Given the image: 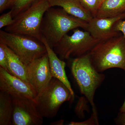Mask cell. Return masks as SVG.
<instances>
[{
	"mask_svg": "<svg viewBox=\"0 0 125 125\" xmlns=\"http://www.w3.org/2000/svg\"><path fill=\"white\" fill-rule=\"evenodd\" d=\"M115 121L117 125H125V113L120 112Z\"/></svg>",
	"mask_w": 125,
	"mask_h": 125,
	"instance_id": "603a6c76",
	"label": "cell"
},
{
	"mask_svg": "<svg viewBox=\"0 0 125 125\" xmlns=\"http://www.w3.org/2000/svg\"><path fill=\"white\" fill-rule=\"evenodd\" d=\"M105 0H103V2Z\"/></svg>",
	"mask_w": 125,
	"mask_h": 125,
	"instance_id": "4316f807",
	"label": "cell"
},
{
	"mask_svg": "<svg viewBox=\"0 0 125 125\" xmlns=\"http://www.w3.org/2000/svg\"><path fill=\"white\" fill-rule=\"evenodd\" d=\"M42 42L46 48L49 58L50 70L52 77L56 78L61 81L69 90L72 94L74 96L73 90L66 73L65 62L58 57L53 49L48 45L45 38H42Z\"/></svg>",
	"mask_w": 125,
	"mask_h": 125,
	"instance_id": "7c38bea8",
	"label": "cell"
},
{
	"mask_svg": "<svg viewBox=\"0 0 125 125\" xmlns=\"http://www.w3.org/2000/svg\"><path fill=\"white\" fill-rule=\"evenodd\" d=\"M71 71L81 94L91 104L92 108H96L94 94L105 80V74L94 68L88 54L74 58L72 62Z\"/></svg>",
	"mask_w": 125,
	"mask_h": 125,
	"instance_id": "277c9868",
	"label": "cell"
},
{
	"mask_svg": "<svg viewBox=\"0 0 125 125\" xmlns=\"http://www.w3.org/2000/svg\"><path fill=\"white\" fill-rule=\"evenodd\" d=\"M27 68L29 83L38 94L46 87L53 78L47 53L27 65Z\"/></svg>",
	"mask_w": 125,
	"mask_h": 125,
	"instance_id": "30bf717a",
	"label": "cell"
},
{
	"mask_svg": "<svg viewBox=\"0 0 125 125\" xmlns=\"http://www.w3.org/2000/svg\"><path fill=\"white\" fill-rule=\"evenodd\" d=\"M125 14V0H105L102 3L96 17L112 18Z\"/></svg>",
	"mask_w": 125,
	"mask_h": 125,
	"instance_id": "9a60e30c",
	"label": "cell"
},
{
	"mask_svg": "<svg viewBox=\"0 0 125 125\" xmlns=\"http://www.w3.org/2000/svg\"><path fill=\"white\" fill-rule=\"evenodd\" d=\"M51 7L48 0H37L29 8L15 17L12 24L6 27L5 31L29 36L42 42L43 19L46 11Z\"/></svg>",
	"mask_w": 125,
	"mask_h": 125,
	"instance_id": "3957f363",
	"label": "cell"
},
{
	"mask_svg": "<svg viewBox=\"0 0 125 125\" xmlns=\"http://www.w3.org/2000/svg\"><path fill=\"white\" fill-rule=\"evenodd\" d=\"M13 22V18L12 15L11 10L3 14L0 16V28L6 27L12 24Z\"/></svg>",
	"mask_w": 125,
	"mask_h": 125,
	"instance_id": "ffe728a7",
	"label": "cell"
},
{
	"mask_svg": "<svg viewBox=\"0 0 125 125\" xmlns=\"http://www.w3.org/2000/svg\"><path fill=\"white\" fill-rule=\"evenodd\" d=\"M14 106L13 97L0 92V125H12Z\"/></svg>",
	"mask_w": 125,
	"mask_h": 125,
	"instance_id": "2e32d148",
	"label": "cell"
},
{
	"mask_svg": "<svg viewBox=\"0 0 125 125\" xmlns=\"http://www.w3.org/2000/svg\"><path fill=\"white\" fill-rule=\"evenodd\" d=\"M0 90L13 97L34 100L37 95L31 84L12 75L0 67Z\"/></svg>",
	"mask_w": 125,
	"mask_h": 125,
	"instance_id": "9c48e42d",
	"label": "cell"
},
{
	"mask_svg": "<svg viewBox=\"0 0 125 125\" xmlns=\"http://www.w3.org/2000/svg\"><path fill=\"white\" fill-rule=\"evenodd\" d=\"M88 54L92 64L99 72L112 68H119L125 72V37L121 33L99 41Z\"/></svg>",
	"mask_w": 125,
	"mask_h": 125,
	"instance_id": "7a4b0ae2",
	"label": "cell"
},
{
	"mask_svg": "<svg viewBox=\"0 0 125 125\" xmlns=\"http://www.w3.org/2000/svg\"><path fill=\"white\" fill-rule=\"evenodd\" d=\"M48 1L51 7L60 6L68 14L87 22L93 18L79 0H48Z\"/></svg>",
	"mask_w": 125,
	"mask_h": 125,
	"instance_id": "4fadbf2b",
	"label": "cell"
},
{
	"mask_svg": "<svg viewBox=\"0 0 125 125\" xmlns=\"http://www.w3.org/2000/svg\"><path fill=\"white\" fill-rule=\"evenodd\" d=\"M14 110L12 125H41L43 117L34 100L13 97Z\"/></svg>",
	"mask_w": 125,
	"mask_h": 125,
	"instance_id": "ba28073f",
	"label": "cell"
},
{
	"mask_svg": "<svg viewBox=\"0 0 125 125\" xmlns=\"http://www.w3.org/2000/svg\"><path fill=\"white\" fill-rule=\"evenodd\" d=\"M0 43L4 47L7 56L9 73L25 82L30 83L27 75V65L10 48L4 44Z\"/></svg>",
	"mask_w": 125,
	"mask_h": 125,
	"instance_id": "5bb4252c",
	"label": "cell"
},
{
	"mask_svg": "<svg viewBox=\"0 0 125 125\" xmlns=\"http://www.w3.org/2000/svg\"><path fill=\"white\" fill-rule=\"evenodd\" d=\"M74 96L66 86L52 78L46 87L34 99L36 107L43 117L53 118L65 102L73 100Z\"/></svg>",
	"mask_w": 125,
	"mask_h": 125,
	"instance_id": "5b68a950",
	"label": "cell"
},
{
	"mask_svg": "<svg viewBox=\"0 0 125 125\" xmlns=\"http://www.w3.org/2000/svg\"><path fill=\"white\" fill-rule=\"evenodd\" d=\"M70 125H99L97 112L96 108L93 109V113L90 118L85 121L81 122H71L68 124Z\"/></svg>",
	"mask_w": 125,
	"mask_h": 125,
	"instance_id": "d6986e66",
	"label": "cell"
},
{
	"mask_svg": "<svg viewBox=\"0 0 125 125\" xmlns=\"http://www.w3.org/2000/svg\"><path fill=\"white\" fill-rule=\"evenodd\" d=\"M10 0H0V12L2 13L6 9L9 8Z\"/></svg>",
	"mask_w": 125,
	"mask_h": 125,
	"instance_id": "cb8c5ba5",
	"label": "cell"
},
{
	"mask_svg": "<svg viewBox=\"0 0 125 125\" xmlns=\"http://www.w3.org/2000/svg\"><path fill=\"white\" fill-rule=\"evenodd\" d=\"M37 0H10L9 8L12 11V15L14 18L18 14L29 8Z\"/></svg>",
	"mask_w": 125,
	"mask_h": 125,
	"instance_id": "e0dca14e",
	"label": "cell"
},
{
	"mask_svg": "<svg viewBox=\"0 0 125 125\" xmlns=\"http://www.w3.org/2000/svg\"><path fill=\"white\" fill-rule=\"evenodd\" d=\"M0 66L9 73L8 62L5 51L2 45L0 43Z\"/></svg>",
	"mask_w": 125,
	"mask_h": 125,
	"instance_id": "44dd1931",
	"label": "cell"
},
{
	"mask_svg": "<svg viewBox=\"0 0 125 125\" xmlns=\"http://www.w3.org/2000/svg\"><path fill=\"white\" fill-rule=\"evenodd\" d=\"M125 19V14L112 18L93 17L88 22L87 31L99 41L112 38L121 33L115 30L114 26L119 21Z\"/></svg>",
	"mask_w": 125,
	"mask_h": 125,
	"instance_id": "8fae6325",
	"label": "cell"
},
{
	"mask_svg": "<svg viewBox=\"0 0 125 125\" xmlns=\"http://www.w3.org/2000/svg\"><path fill=\"white\" fill-rule=\"evenodd\" d=\"M51 7L43 16L41 32L42 38L52 48L70 30L79 28L87 30V22L68 14L62 8Z\"/></svg>",
	"mask_w": 125,
	"mask_h": 125,
	"instance_id": "6da1fadb",
	"label": "cell"
},
{
	"mask_svg": "<svg viewBox=\"0 0 125 125\" xmlns=\"http://www.w3.org/2000/svg\"><path fill=\"white\" fill-rule=\"evenodd\" d=\"M84 8L96 17L97 11L103 2V0H79Z\"/></svg>",
	"mask_w": 125,
	"mask_h": 125,
	"instance_id": "ac0fdd59",
	"label": "cell"
},
{
	"mask_svg": "<svg viewBox=\"0 0 125 125\" xmlns=\"http://www.w3.org/2000/svg\"><path fill=\"white\" fill-rule=\"evenodd\" d=\"M70 36L66 34L53 48L61 60H68L86 55L99 42L93 37L87 30L76 29Z\"/></svg>",
	"mask_w": 125,
	"mask_h": 125,
	"instance_id": "52a82bcc",
	"label": "cell"
},
{
	"mask_svg": "<svg viewBox=\"0 0 125 125\" xmlns=\"http://www.w3.org/2000/svg\"><path fill=\"white\" fill-rule=\"evenodd\" d=\"M120 112L125 113V99L124 103L120 109Z\"/></svg>",
	"mask_w": 125,
	"mask_h": 125,
	"instance_id": "d4e9b609",
	"label": "cell"
},
{
	"mask_svg": "<svg viewBox=\"0 0 125 125\" xmlns=\"http://www.w3.org/2000/svg\"><path fill=\"white\" fill-rule=\"evenodd\" d=\"M64 121L63 120H60L58 121H56L55 122H54L53 123H51V125H62L63 124V122H64Z\"/></svg>",
	"mask_w": 125,
	"mask_h": 125,
	"instance_id": "484cf974",
	"label": "cell"
},
{
	"mask_svg": "<svg viewBox=\"0 0 125 125\" xmlns=\"http://www.w3.org/2000/svg\"><path fill=\"white\" fill-rule=\"evenodd\" d=\"M115 30L120 32L125 37V20H121L117 22L114 26Z\"/></svg>",
	"mask_w": 125,
	"mask_h": 125,
	"instance_id": "7402d4cb",
	"label": "cell"
},
{
	"mask_svg": "<svg viewBox=\"0 0 125 125\" xmlns=\"http://www.w3.org/2000/svg\"><path fill=\"white\" fill-rule=\"evenodd\" d=\"M0 43L10 48L26 65L47 52L43 43L29 36L0 31Z\"/></svg>",
	"mask_w": 125,
	"mask_h": 125,
	"instance_id": "8992f818",
	"label": "cell"
}]
</instances>
